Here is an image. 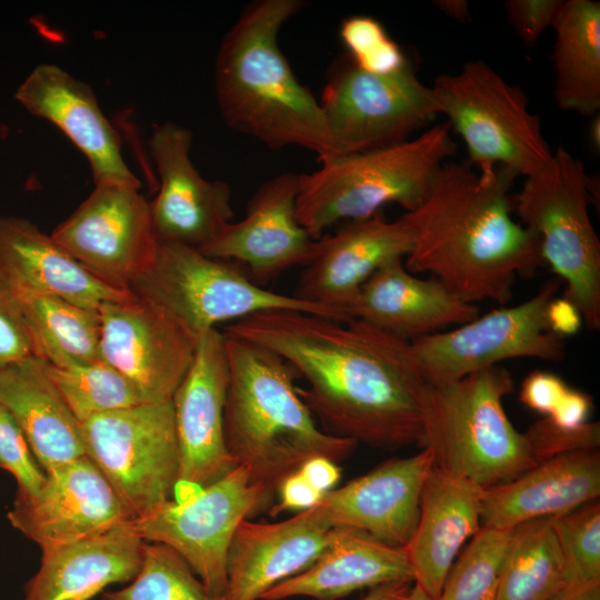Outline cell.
Segmentation results:
<instances>
[{
  "label": "cell",
  "mask_w": 600,
  "mask_h": 600,
  "mask_svg": "<svg viewBox=\"0 0 600 600\" xmlns=\"http://www.w3.org/2000/svg\"><path fill=\"white\" fill-rule=\"evenodd\" d=\"M412 233L403 214L386 220L379 212L346 221L332 236L319 239L314 258L304 266L293 296L347 313L361 286L382 266L406 258Z\"/></svg>",
  "instance_id": "cell-21"
},
{
  "label": "cell",
  "mask_w": 600,
  "mask_h": 600,
  "mask_svg": "<svg viewBox=\"0 0 600 600\" xmlns=\"http://www.w3.org/2000/svg\"><path fill=\"white\" fill-rule=\"evenodd\" d=\"M319 103L339 156L404 142L440 114L411 62L379 76L357 68L347 53L330 64Z\"/></svg>",
  "instance_id": "cell-11"
},
{
  "label": "cell",
  "mask_w": 600,
  "mask_h": 600,
  "mask_svg": "<svg viewBox=\"0 0 600 600\" xmlns=\"http://www.w3.org/2000/svg\"><path fill=\"white\" fill-rule=\"evenodd\" d=\"M567 586L600 582V502H587L553 517Z\"/></svg>",
  "instance_id": "cell-37"
},
{
  "label": "cell",
  "mask_w": 600,
  "mask_h": 600,
  "mask_svg": "<svg viewBox=\"0 0 600 600\" xmlns=\"http://www.w3.org/2000/svg\"><path fill=\"white\" fill-rule=\"evenodd\" d=\"M552 28L556 103L594 116L600 110V2L563 0Z\"/></svg>",
  "instance_id": "cell-31"
},
{
  "label": "cell",
  "mask_w": 600,
  "mask_h": 600,
  "mask_svg": "<svg viewBox=\"0 0 600 600\" xmlns=\"http://www.w3.org/2000/svg\"><path fill=\"white\" fill-rule=\"evenodd\" d=\"M193 134L167 121L152 129L149 147L159 176L157 197L150 202L158 242L200 249L233 218L232 194L222 180H207L190 159Z\"/></svg>",
  "instance_id": "cell-18"
},
{
  "label": "cell",
  "mask_w": 600,
  "mask_h": 600,
  "mask_svg": "<svg viewBox=\"0 0 600 600\" xmlns=\"http://www.w3.org/2000/svg\"><path fill=\"white\" fill-rule=\"evenodd\" d=\"M80 424L86 456L132 519L173 500L179 456L172 401L96 414Z\"/></svg>",
  "instance_id": "cell-10"
},
{
  "label": "cell",
  "mask_w": 600,
  "mask_h": 600,
  "mask_svg": "<svg viewBox=\"0 0 600 600\" xmlns=\"http://www.w3.org/2000/svg\"><path fill=\"white\" fill-rule=\"evenodd\" d=\"M302 0H257L221 40L214 91L228 127L270 149L300 147L319 161L339 156L319 100L299 82L278 44Z\"/></svg>",
  "instance_id": "cell-3"
},
{
  "label": "cell",
  "mask_w": 600,
  "mask_h": 600,
  "mask_svg": "<svg viewBox=\"0 0 600 600\" xmlns=\"http://www.w3.org/2000/svg\"><path fill=\"white\" fill-rule=\"evenodd\" d=\"M548 322L561 338L577 333L583 323L579 310L566 298L552 299L548 307Z\"/></svg>",
  "instance_id": "cell-46"
},
{
  "label": "cell",
  "mask_w": 600,
  "mask_h": 600,
  "mask_svg": "<svg viewBox=\"0 0 600 600\" xmlns=\"http://www.w3.org/2000/svg\"><path fill=\"white\" fill-rule=\"evenodd\" d=\"M594 190L581 160L558 146L512 200L520 223L539 238L544 263L566 282L563 298L591 330L600 328V241L589 212Z\"/></svg>",
  "instance_id": "cell-7"
},
{
  "label": "cell",
  "mask_w": 600,
  "mask_h": 600,
  "mask_svg": "<svg viewBox=\"0 0 600 600\" xmlns=\"http://www.w3.org/2000/svg\"><path fill=\"white\" fill-rule=\"evenodd\" d=\"M100 356L122 373L146 403L171 401L191 368L198 339L139 299L103 302Z\"/></svg>",
  "instance_id": "cell-16"
},
{
  "label": "cell",
  "mask_w": 600,
  "mask_h": 600,
  "mask_svg": "<svg viewBox=\"0 0 600 600\" xmlns=\"http://www.w3.org/2000/svg\"><path fill=\"white\" fill-rule=\"evenodd\" d=\"M568 388L569 386L557 374L536 370L522 381L519 399L527 408L548 417Z\"/></svg>",
  "instance_id": "cell-43"
},
{
  "label": "cell",
  "mask_w": 600,
  "mask_h": 600,
  "mask_svg": "<svg viewBox=\"0 0 600 600\" xmlns=\"http://www.w3.org/2000/svg\"><path fill=\"white\" fill-rule=\"evenodd\" d=\"M229 368L224 334L202 333L191 368L172 398L179 471L173 500L221 479L237 467L224 440Z\"/></svg>",
  "instance_id": "cell-15"
},
{
  "label": "cell",
  "mask_w": 600,
  "mask_h": 600,
  "mask_svg": "<svg viewBox=\"0 0 600 600\" xmlns=\"http://www.w3.org/2000/svg\"><path fill=\"white\" fill-rule=\"evenodd\" d=\"M510 532L482 526L456 558L437 600H497Z\"/></svg>",
  "instance_id": "cell-35"
},
{
  "label": "cell",
  "mask_w": 600,
  "mask_h": 600,
  "mask_svg": "<svg viewBox=\"0 0 600 600\" xmlns=\"http://www.w3.org/2000/svg\"><path fill=\"white\" fill-rule=\"evenodd\" d=\"M332 529L316 507L274 523L242 520L229 546L221 600H261L272 587L309 568Z\"/></svg>",
  "instance_id": "cell-23"
},
{
  "label": "cell",
  "mask_w": 600,
  "mask_h": 600,
  "mask_svg": "<svg viewBox=\"0 0 600 600\" xmlns=\"http://www.w3.org/2000/svg\"><path fill=\"white\" fill-rule=\"evenodd\" d=\"M411 581L414 576L406 548L339 527L332 529L328 546L309 568L272 587L261 600H338L364 588Z\"/></svg>",
  "instance_id": "cell-28"
},
{
  "label": "cell",
  "mask_w": 600,
  "mask_h": 600,
  "mask_svg": "<svg viewBox=\"0 0 600 600\" xmlns=\"http://www.w3.org/2000/svg\"><path fill=\"white\" fill-rule=\"evenodd\" d=\"M434 464L428 448L406 458H391L314 506L330 528H351L392 546L409 543L416 530L426 479Z\"/></svg>",
  "instance_id": "cell-20"
},
{
  "label": "cell",
  "mask_w": 600,
  "mask_h": 600,
  "mask_svg": "<svg viewBox=\"0 0 600 600\" xmlns=\"http://www.w3.org/2000/svg\"><path fill=\"white\" fill-rule=\"evenodd\" d=\"M592 407L589 394L569 387L558 406L546 418L559 427L574 429L588 422Z\"/></svg>",
  "instance_id": "cell-45"
},
{
  "label": "cell",
  "mask_w": 600,
  "mask_h": 600,
  "mask_svg": "<svg viewBox=\"0 0 600 600\" xmlns=\"http://www.w3.org/2000/svg\"><path fill=\"white\" fill-rule=\"evenodd\" d=\"M224 344L229 368L226 446L260 489L263 509H270L282 481L306 461L324 457L338 463L357 443L318 428L298 394L297 372L279 354L228 334Z\"/></svg>",
  "instance_id": "cell-4"
},
{
  "label": "cell",
  "mask_w": 600,
  "mask_h": 600,
  "mask_svg": "<svg viewBox=\"0 0 600 600\" xmlns=\"http://www.w3.org/2000/svg\"><path fill=\"white\" fill-rule=\"evenodd\" d=\"M0 469L17 481V492L34 494L46 480V472L12 417L0 407Z\"/></svg>",
  "instance_id": "cell-40"
},
{
  "label": "cell",
  "mask_w": 600,
  "mask_h": 600,
  "mask_svg": "<svg viewBox=\"0 0 600 600\" xmlns=\"http://www.w3.org/2000/svg\"><path fill=\"white\" fill-rule=\"evenodd\" d=\"M223 333L284 359L307 381L298 394L326 432L388 450L420 446L426 382L410 341L362 320L293 310L257 312Z\"/></svg>",
  "instance_id": "cell-1"
},
{
  "label": "cell",
  "mask_w": 600,
  "mask_h": 600,
  "mask_svg": "<svg viewBox=\"0 0 600 600\" xmlns=\"http://www.w3.org/2000/svg\"><path fill=\"white\" fill-rule=\"evenodd\" d=\"M552 519L538 518L511 529L497 600H549L567 586Z\"/></svg>",
  "instance_id": "cell-33"
},
{
  "label": "cell",
  "mask_w": 600,
  "mask_h": 600,
  "mask_svg": "<svg viewBox=\"0 0 600 600\" xmlns=\"http://www.w3.org/2000/svg\"><path fill=\"white\" fill-rule=\"evenodd\" d=\"M298 471L323 494L334 489L340 479V468L324 457L309 459Z\"/></svg>",
  "instance_id": "cell-47"
},
{
  "label": "cell",
  "mask_w": 600,
  "mask_h": 600,
  "mask_svg": "<svg viewBox=\"0 0 600 600\" xmlns=\"http://www.w3.org/2000/svg\"><path fill=\"white\" fill-rule=\"evenodd\" d=\"M589 141L594 150L600 149V117L599 113L593 116L589 126Z\"/></svg>",
  "instance_id": "cell-51"
},
{
  "label": "cell",
  "mask_w": 600,
  "mask_h": 600,
  "mask_svg": "<svg viewBox=\"0 0 600 600\" xmlns=\"http://www.w3.org/2000/svg\"><path fill=\"white\" fill-rule=\"evenodd\" d=\"M146 544L126 523L43 550L22 600H91L107 587L130 582L138 574Z\"/></svg>",
  "instance_id": "cell-27"
},
{
  "label": "cell",
  "mask_w": 600,
  "mask_h": 600,
  "mask_svg": "<svg viewBox=\"0 0 600 600\" xmlns=\"http://www.w3.org/2000/svg\"><path fill=\"white\" fill-rule=\"evenodd\" d=\"M101 600H211L188 563L171 548L147 542L141 568L128 586Z\"/></svg>",
  "instance_id": "cell-36"
},
{
  "label": "cell",
  "mask_w": 600,
  "mask_h": 600,
  "mask_svg": "<svg viewBox=\"0 0 600 600\" xmlns=\"http://www.w3.org/2000/svg\"><path fill=\"white\" fill-rule=\"evenodd\" d=\"M563 0H508L503 7L519 38L533 46L541 34L552 28Z\"/></svg>",
  "instance_id": "cell-42"
},
{
  "label": "cell",
  "mask_w": 600,
  "mask_h": 600,
  "mask_svg": "<svg viewBox=\"0 0 600 600\" xmlns=\"http://www.w3.org/2000/svg\"><path fill=\"white\" fill-rule=\"evenodd\" d=\"M549 600H600V582L566 586Z\"/></svg>",
  "instance_id": "cell-48"
},
{
  "label": "cell",
  "mask_w": 600,
  "mask_h": 600,
  "mask_svg": "<svg viewBox=\"0 0 600 600\" xmlns=\"http://www.w3.org/2000/svg\"><path fill=\"white\" fill-rule=\"evenodd\" d=\"M347 313L350 319L412 341L471 321L480 310L438 279L416 277L406 268L403 259H396L379 268L361 286Z\"/></svg>",
  "instance_id": "cell-24"
},
{
  "label": "cell",
  "mask_w": 600,
  "mask_h": 600,
  "mask_svg": "<svg viewBox=\"0 0 600 600\" xmlns=\"http://www.w3.org/2000/svg\"><path fill=\"white\" fill-rule=\"evenodd\" d=\"M340 38L353 64L372 74H391L410 60L381 22L368 16H351L340 26Z\"/></svg>",
  "instance_id": "cell-38"
},
{
  "label": "cell",
  "mask_w": 600,
  "mask_h": 600,
  "mask_svg": "<svg viewBox=\"0 0 600 600\" xmlns=\"http://www.w3.org/2000/svg\"><path fill=\"white\" fill-rule=\"evenodd\" d=\"M47 372L78 419L146 403L138 389L103 360L58 368L46 361Z\"/></svg>",
  "instance_id": "cell-34"
},
{
  "label": "cell",
  "mask_w": 600,
  "mask_h": 600,
  "mask_svg": "<svg viewBox=\"0 0 600 600\" xmlns=\"http://www.w3.org/2000/svg\"><path fill=\"white\" fill-rule=\"evenodd\" d=\"M7 518L41 551L106 532L132 520L110 483L87 456L48 470L37 493L16 492Z\"/></svg>",
  "instance_id": "cell-17"
},
{
  "label": "cell",
  "mask_w": 600,
  "mask_h": 600,
  "mask_svg": "<svg viewBox=\"0 0 600 600\" xmlns=\"http://www.w3.org/2000/svg\"><path fill=\"white\" fill-rule=\"evenodd\" d=\"M512 390L511 373L499 366L424 383L420 447L431 451L437 467L482 489L519 477L537 462L503 409Z\"/></svg>",
  "instance_id": "cell-5"
},
{
  "label": "cell",
  "mask_w": 600,
  "mask_h": 600,
  "mask_svg": "<svg viewBox=\"0 0 600 600\" xmlns=\"http://www.w3.org/2000/svg\"><path fill=\"white\" fill-rule=\"evenodd\" d=\"M14 98L31 114L58 127L86 156L94 184L140 188L127 166L118 132L103 114L90 86L52 63L37 66Z\"/></svg>",
  "instance_id": "cell-22"
},
{
  "label": "cell",
  "mask_w": 600,
  "mask_h": 600,
  "mask_svg": "<svg viewBox=\"0 0 600 600\" xmlns=\"http://www.w3.org/2000/svg\"><path fill=\"white\" fill-rule=\"evenodd\" d=\"M516 178L506 167L482 176L447 161L423 201L403 214L412 233L406 268L429 272L467 302L507 304L516 278L544 264L539 238L512 217Z\"/></svg>",
  "instance_id": "cell-2"
},
{
  "label": "cell",
  "mask_w": 600,
  "mask_h": 600,
  "mask_svg": "<svg viewBox=\"0 0 600 600\" xmlns=\"http://www.w3.org/2000/svg\"><path fill=\"white\" fill-rule=\"evenodd\" d=\"M0 262L18 290L51 294L82 308L134 297L86 269L51 234L19 217H0Z\"/></svg>",
  "instance_id": "cell-29"
},
{
  "label": "cell",
  "mask_w": 600,
  "mask_h": 600,
  "mask_svg": "<svg viewBox=\"0 0 600 600\" xmlns=\"http://www.w3.org/2000/svg\"><path fill=\"white\" fill-rule=\"evenodd\" d=\"M236 263L188 246L159 242L150 267L127 290L196 339L219 323L267 310H293L349 321L331 308L258 286Z\"/></svg>",
  "instance_id": "cell-8"
},
{
  "label": "cell",
  "mask_w": 600,
  "mask_h": 600,
  "mask_svg": "<svg viewBox=\"0 0 600 600\" xmlns=\"http://www.w3.org/2000/svg\"><path fill=\"white\" fill-rule=\"evenodd\" d=\"M407 600H433L419 586L414 584L409 591Z\"/></svg>",
  "instance_id": "cell-52"
},
{
  "label": "cell",
  "mask_w": 600,
  "mask_h": 600,
  "mask_svg": "<svg viewBox=\"0 0 600 600\" xmlns=\"http://www.w3.org/2000/svg\"><path fill=\"white\" fill-rule=\"evenodd\" d=\"M279 502L269 512L276 516L286 510H307L314 507L324 496L317 490L299 471L288 476L278 490Z\"/></svg>",
  "instance_id": "cell-44"
},
{
  "label": "cell",
  "mask_w": 600,
  "mask_h": 600,
  "mask_svg": "<svg viewBox=\"0 0 600 600\" xmlns=\"http://www.w3.org/2000/svg\"><path fill=\"white\" fill-rule=\"evenodd\" d=\"M600 494V454L583 450L538 462L519 477L482 491L481 523L503 530L569 512Z\"/></svg>",
  "instance_id": "cell-26"
},
{
  "label": "cell",
  "mask_w": 600,
  "mask_h": 600,
  "mask_svg": "<svg viewBox=\"0 0 600 600\" xmlns=\"http://www.w3.org/2000/svg\"><path fill=\"white\" fill-rule=\"evenodd\" d=\"M433 6L443 14L459 22L471 19L469 2L466 0H436Z\"/></svg>",
  "instance_id": "cell-50"
},
{
  "label": "cell",
  "mask_w": 600,
  "mask_h": 600,
  "mask_svg": "<svg viewBox=\"0 0 600 600\" xmlns=\"http://www.w3.org/2000/svg\"><path fill=\"white\" fill-rule=\"evenodd\" d=\"M557 288L549 283L517 306L501 307L450 330L410 341L424 382H452L514 358L560 361L564 340L548 322V307Z\"/></svg>",
  "instance_id": "cell-12"
},
{
  "label": "cell",
  "mask_w": 600,
  "mask_h": 600,
  "mask_svg": "<svg viewBox=\"0 0 600 600\" xmlns=\"http://www.w3.org/2000/svg\"><path fill=\"white\" fill-rule=\"evenodd\" d=\"M300 173L283 172L264 181L248 202L246 216L228 223L203 254L244 264L254 280H270L317 254L313 239L296 217Z\"/></svg>",
  "instance_id": "cell-19"
},
{
  "label": "cell",
  "mask_w": 600,
  "mask_h": 600,
  "mask_svg": "<svg viewBox=\"0 0 600 600\" xmlns=\"http://www.w3.org/2000/svg\"><path fill=\"white\" fill-rule=\"evenodd\" d=\"M440 114L463 140L468 163L482 176L506 167L517 177L542 168L552 150L524 92L482 60L464 63L431 86Z\"/></svg>",
  "instance_id": "cell-9"
},
{
  "label": "cell",
  "mask_w": 600,
  "mask_h": 600,
  "mask_svg": "<svg viewBox=\"0 0 600 600\" xmlns=\"http://www.w3.org/2000/svg\"><path fill=\"white\" fill-rule=\"evenodd\" d=\"M139 189L119 183L94 184L51 233L92 274L126 291L150 267L159 246L150 202Z\"/></svg>",
  "instance_id": "cell-14"
},
{
  "label": "cell",
  "mask_w": 600,
  "mask_h": 600,
  "mask_svg": "<svg viewBox=\"0 0 600 600\" xmlns=\"http://www.w3.org/2000/svg\"><path fill=\"white\" fill-rule=\"evenodd\" d=\"M262 494L237 466L221 479L128 526L146 542L174 550L202 582L211 600H221L233 534L244 519L262 512Z\"/></svg>",
  "instance_id": "cell-13"
},
{
  "label": "cell",
  "mask_w": 600,
  "mask_h": 600,
  "mask_svg": "<svg viewBox=\"0 0 600 600\" xmlns=\"http://www.w3.org/2000/svg\"><path fill=\"white\" fill-rule=\"evenodd\" d=\"M407 582H394L372 588L361 600H407L409 596Z\"/></svg>",
  "instance_id": "cell-49"
},
{
  "label": "cell",
  "mask_w": 600,
  "mask_h": 600,
  "mask_svg": "<svg viewBox=\"0 0 600 600\" xmlns=\"http://www.w3.org/2000/svg\"><path fill=\"white\" fill-rule=\"evenodd\" d=\"M36 357L58 368L101 360L99 310L51 294L20 291Z\"/></svg>",
  "instance_id": "cell-32"
},
{
  "label": "cell",
  "mask_w": 600,
  "mask_h": 600,
  "mask_svg": "<svg viewBox=\"0 0 600 600\" xmlns=\"http://www.w3.org/2000/svg\"><path fill=\"white\" fill-rule=\"evenodd\" d=\"M29 356L36 347L20 292L0 262V369Z\"/></svg>",
  "instance_id": "cell-39"
},
{
  "label": "cell",
  "mask_w": 600,
  "mask_h": 600,
  "mask_svg": "<svg viewBox=\"0 0 600 600\" xmlns=\"http://www.w3.org/2000/svg\"><path fill=\"white\" fill-rule=\"evenodd\" d=\"M523 434L537 463L566 453L598 450L600 446L598 421L567 429L543 418L532 423Z\"/></svg>",
  "instance_id": "cell-41"
},
{
  "label": "cell",
  "mask_w": 600,
  "mask_h": 600,
  "mask_svg": "<svg viewBox=\"0 0 600 600\" xmlns=\"http://www.w3.org/2000/svg\"><path fill=\"white\" fill-rule=\"evenodd\" d=\"M482 491L436 464L426 479L418 523L406 551L416 584L433 600L462 546L482 527Z\"/></svg>",
  "instance_id": "cell-25"
},
{
  "label": "cell",
  "mask_w": 600,
  "mask_h": 600,
  "mask_svg": "<svg viewBox=\"0 0 600 600\" xmlns=\"http://www.w3.org/2000/svg\"><path fill=\"white\" fill-rule=\"evenodd\" d=\"M449 123L373 151L337 156L318 170L300 173L296 217L313 239L341 221L369 218L388 203L414 210L457 146Z\"/></svg>",
  "instance_id": "cell-6"
},
{
  "label": "cell",
  "mask_w": 600,
  "mask_h": 600,
  "mask_svg": "<svg viewBox=\"0 0 600 600\" xmlns=\"http://www.w3.org/2000/svg\"><path fill=\"white\" fill-rule=\"evenodd\" d=\"M0 407L21 429L44 472L86 456L81 424L43 359L29 356L0 369Z\"/></svg>",
  "instance_id": "cell-30"
}]
</instances>
